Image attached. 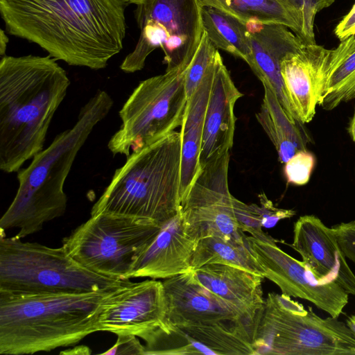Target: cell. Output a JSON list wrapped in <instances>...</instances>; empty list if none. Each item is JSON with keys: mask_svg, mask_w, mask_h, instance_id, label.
I'll return each mask as SVG.
<instances>
[{"mask_svg": "<svg viewBox=\"0 0 355 355\" xmlns=\"http://www.w3.org/2000/svg\"><path fill=\"white\" fill-rule=\"evenodd\" d=\"M130 0H0L7 32L57 60L105 68L123 49Z\"/></svg>", "mask_w": 355, "mask_h": 355, "instance_id": "obj_1", "label": "cell"}, {"mask_svg": "<svg viewBox=\"0 0 355 355\" xmlns=\"http://www.w3.org/2000/svg\"><path fill=\"white\" fill-rule=\"evenodd\" d=\"M71 84L51 55L0 60V169L18 172L43 150L56 110Z\"/></svg>", "mask_w": 355, "mask_h": 355, "instance_id": "obj_2", "label": "cell"}, {"mask_svg": "<svg viewBox=\"0 0 355 355\" xmlns=\"http://www.w3.org/2000/svg\"><path fill=\"white\" fill-rule=\"evenodd\" d=\"M113 105L111 96L98 89L80 108L73 127L56 135L46 148L33 157L26 168L18 171L19 187L0 219V230L17 228L15 236L23 239L39 232L45 223L65 213L66 179L78 152Z\"/></svg>", "mask_w": 355, "mask_h": 355, "instance_id": "obj_3", "label": "cell"}, {"mask_svg": "<svg viewBox=\"0 0 355 355\" xmlns=\"http://www.w3.org/2000/svg\"><path fill=\"white\" fill-rule=\"evenodd\" d=\"M112 289L27 295L0 292V354L50 352L99 331V316Z\"/></svg>", "mask_w": 355, "mask_h": 355, "instance_id": "obj_4", "label": "cell"}, {"mask_svg": "<svg viewBox=\"0 0 355 355\" xmlns=\"http://www.w3.org/2000/svg\"><path fill=\"white\" fill-rule=\"evenodd\" d=\"M181 162L182 137L177 131L132 152L114 171L91 215L166 223L180 211Z\"/></svg>", "mask_w": 355, "mask_h": 355, "instance_id": "obj_5", "label": "cell"}, {"mask_svg": "<svg viewBox=\"0 0 355 355\" xmlns=\"http://www.w3.org/2000/svg\"><path fill=\"white\" fill-rule=\"evenodd\" d=\"M125 281L85 268L62 246L24 242L16 236L7 237L0 230V292L81 293L110 290Z\"/></svg>", "mask_w": 355, "mask_h": 355, "instance_id": "obj_6", "label": "cell"}, {"mask_svg": "<svg viewBox=\"0 0 355 355\" xmlns=\"http://www.w3.org/2000/svg\"><path fill=\"white\" fill-rule=\"evenodd\" d=\"M253 345L254 354L355 355V334L338 318H322L289 296L269 293Z\"/></svg>", "mask_w": 355, "mask_h": 355, "instance_id": "obj_7", "label": "cell"}, {"mask_svg": "<svg viewBox=\"0 0 355 355\" xmlns=\"http://www.w3.org/2000/svg\"><path fill=\"white\" fill-rule=\"evenodd\" d=\"M140 35L121 64L125 73L141 71L157 48L164 53L166 71L188 67L204 33L199 0H130Z\"/></svg>", "mask_w": 355, "mask_h": 355, "instance_id": "obj_8", "label": "cell"}, {"mask_svg": "<svg viewBox=\"0 0 355 355\" xmlns=\"http://www.w3.org/2000/svg\"><path fill=\"white\" fill-rule=\"evenodd\" d=\"M188 67L165 71L139 83L119 112L121 127L107 144L114 155L128 157L181 125L188 102Z\"/></svg>", "mask_w": 355, "mask_h": 355, "instance_id": "obj_9", "label": "cell"}, {"mask_svg": "<svg viewBox=\"0 0 355 355\" xmlns=\"http://www.w3.org/2000/svg\"><path fill=\"white\" fill-rule=\"evenodd\" d=\"M160 226L146 219L91 215L63 239L62 247L85 268L110 278L128 280Z\"/></svg>", "mask_w": 355, "mask_h": 355, "instance_id": "obj_10", "label": "cell"}, {"mask_svg": "<svg viewBox=\"0 0 355 355\" xmlns=\"http://www.w3.org/2000/svg\"><path fill=\"white\" fill-rule=\"evenodd\" d=\"M230 151L206 162L180 204L187 234L196 241L219 236L246 243L247 236L238 227L228 184Z\"/></svg>", "mask_w": 355, "mask_h": 355, "instance_id": "obj_11", "label": "cell"}, {"mask_svg": "<svg viewBox=\"0 0 355 355\" xmlns=\"http://www.w3.org/2000/svg\"><path fill=\"white\" fill-rule=\"evenodd\" d=\"M247 243L264 278L275 283L282 294L309 301L334 318L343 313L349 294L337 283L319 279L304 261L279 248L273 238L262 241L247 236Z\"/></svg>", "mask_w": 355, "mask_h": 355, "instance_id": "obj_12", "label": "cell"}, {"mask_svg": "<svg viewBox=\"0 0 355 355\" xmlns=\"http://www.w3.org/2000/svg\"><path fill=\"white\" fill-rule=\"evenodd\" d=\"M166 301L162 282L125 281L113 288L103 304L98 329L117 334L142 336L166 322Z\"/></svg>", "mask_w": 355, "mask_h": 355, "instance_id": "obj_13", "label": "cell"}, {"mask_svg": "<svg viewBox=\"0 0 355 355\" xmlns=\"http://www.w3.org/2000/svg\"><path fill=\"white\" fill-rule=\"evenodd\" d=\"M166 301V323L179 326H221L254 328L225 302L200 285L192 271L162 282Z\"/></svg>", "mask_w": 355, "mask_h": 355, "instance_id": "obj_14", "label": "cell"}, {"mask_svg": "<svg viewBox=\"0 0 355 355\" xmlns=\"http://www.w3.org/2000/svg\"><path fill=\"white\" fill-rule=\"evenodd\" d=\"M331 49L315 44H303L280 62V71L290 106L302 123L315 114L325 88Z\"/></svg>", "mask_w": 355, "mask_h": 355, "instance_id": "obj_15", "label": "cell"}, {"mask_svg": "<svg viewBox=\"0 0 355 355\" xmlns=\"http://www.w3.org/2000/svg\"><path fill=\"white\" fill-rule=\"evenodd\" d=\"M291 246L319 279L334 281L348 294L355 295V275L332 227L314 215L302 216L294 224Z\"/></svg>", "mask_w": 355, "mask_h": 355, "instance_id": "obj_16", "label": "cell"}, {"mask_svg": "<svg viewBox=\"0 0 355 355\" xmlns=\"http://www.w3.org/2000/svg\"><path fill=\"white\" fill-rule=\"evenodd\" d=\"M196 243L187 234L179 211L161 225L137 261L132 278L167 279L191 271Z\"/></svg>", "mask_w": 355, "mask_h": 355, "instance_id": "obj_17", "label": "cell"}, {"mask_svg": "<svg viewBox=\"0 0 355 355\" xmlns=\"http://www.w3.org/2000/svg\"><path fill=\"white\" fill-rule=\"evenodd\" d=\"M242 96L218 52L205 118L200 155L201 166L211 159L231 150L236 124L234 107Z\"/></svg>", "mask_w": 355, "mask_h": 355, "instance_id": "obj_18", "label": "cell"}, {"mask_svg": "<svg viewBox=\"0 0 355 355\" xmlns=\"http://www.w3.org/2000/svg\"><path fill=\"white\" fill-rule=\"evenodd\" d=\"M250 35L251 55L247 62L261 80H267L291 118L297 120L288 101L280 62L288 53L299 50L304 44L289 28L281 24H246Z\"/></svg>", "mask_w": 355, "mask_h": 355, "instance_id": "obj_19", "label": "cell"}, {"mask_svg": "<svg viewBox=\"0 0 355 355\" xmlns=\"http://www.w3.org/2000/svg\"><path fill=\"white\" fill-rule=\"evenodd\" d=\"M195 279L225 302L243 319L255 323L262 309V279L259 275L238 267L210 263L191 270Z\"/></svg>", "mask_w": 355, "mask_h": 355, "instance_id": "obj_20", "label": "cell"}, {"mask_svg": "<svg viewBox=\"0 0 355 355\" xmlns=\"http://www.w3.org/2000/svg\"><path fill=\"white\" fill-rule=\"evenodd\" d=\"M215 69L216 62L188 99L184 113L180 131L182 137L181 202L201 170L200 155L204 123Z\"/></svg>", "mask_w": 355, "mask_h": 355, "instance_id": "obj_21", "label": "cell"}, {"mask_svg": "<svg viewBox=\"0 0 355 355\" xmlns=\"http://www.w3.org/2000/svg\"><path fill=\"white\" fill-rule=\"evenodd\" d=\"M261 82L264 95L256 119L275 146L279 162L285 164L297 153L306 150L311 137L304 123L286 113L270 83Z\"/></svg>", "mask_w": 355, "mask_h": 355, "instance_id": "obj_22", "label": "cell"}, {"mask_svg": "<svg viewBox=\"0 0 355 355\" xmlns=\"http://www.w3.org/2000/svg\"><path fill=\"white\" fill-rule=\"evenodd\" d=\"M202 7H211L244 24H281L297 36L300 19L295 10L284 0H199Z\"/></svg>", "mask_w": 355, "mask_h": 355, "instance_id": "obj_23", "label": "cell"}, {"mask_svg": "<svg viewBox=\"0 0 355 355\" xmlns=\"http://www.w3.org/2000/svg\"><path fill=\"white\" fill-rule=\"evenodd\" d=\"M355 98V35L331 49L327 77L320 106L331 110Z\"/></svg>", "mask_w": 355, "mask_h": 355, "instance_id": "obj_24", "label": "cell"}, {"mask_svg": "<svg viewBox=\"0 0 355 355\" xmlns=\"http://www.w3.org/2000/svg\"><path fill=\"white\" fill-rule=\"evenodd\" d=\"M204 31L216 49H221L246 63L251 55L246 24L211 7H202Z\"/></svg>", "mask_w": 355, "mask_h": 355, "instance_id": "obj_25", "label": "cell"}, {"mask_svg": "<svg viewBox=\"0 0 355 355\" xmlns=\"http://www.w3.org/2000/svg\"><path fill=\"white\" fill-rule=\"evenodd\" d=\"M210 263L238 267L264 278L263 271L246 243L209 236L197 241L191 260V270Z\"/></svg>", "mask_w": 355, "mask_h": 355, "instance_id": "obj_26", "label": "cell"}, {"mask_svg": "<svg viewBox=\"0 0 355 355\" xmlns=\"http://www.w3.org/2000/svg\"><path fill=\"white\" fill-rule=\"evenodd\" d=\"M218 52L204 31L199 47L186 73L185 88L188 99L215 64Z\"/></svg>", "mask_w": 355, "mask_h": 355, "instance_id": "obj_27", "label": "cell"}, {"mask_svg": "<svg viewBox=\"0 0 355 355\" xmlns=\"http://www.w3.org/2000/svg\"><path fill=\"white\" fill-rule=\"evenodd\" d=\"M297 12L300 24L297 37L304 44H315L314 22L316 15L336 0H284Z\"/></svg>", "mask_w": 355, "mask_h": 355, "instance_id": "obj_28", "label": "cell"}, {"mask_svg": "<svg viewBox=\"0 0 355 355\" xmlns=\"http://www.w3.org/2000/svg\"><path fill=\"white\" fill-rule=\"evenodd\" d=\"M233 209L239 228L252 236L262 241L271 239L263 230L261 219L257 209V204L248 205L233 196Z\"/></svg>", "mask_w": 355, "mask_h": 355, "instance_id": "obj_29", "label": "cell"}, {"mask_svg": "<svg viewBox=\"0 0 355 355\" xmlns=\"http://www.w3.org/2000/svg\"><path fill=\"white\" fill-rule=\"evenodd\" d=\"M315 161L313 155L307 150L297 153L284 164V172L287 182L298 186L306 184L310 179Z\"/></svg>", "mask_w": 355, "mask_h": 355, "instance_id": "obj_30", "label": "cell"}, {"mask_svg": "<svg viewBox=\"0 0 355 355\" xmlns=\"http://www.w3.org/2000/svg\"><path fill=\"white\" fill-rule=\"evenodd\" d=\"M258 197L260 206L257 205V209L260 215L263 227L271 228L279 220L295 215V211L293 209L276 207L263 192L259 193Z\"/></svg>", "mask_w": 355, "mask_h": 355, "instance_id": "obj_31", "label": "cell"}, {"mask_svg": "<svg viewBox=\"0 0 355 355\" xmlns=\"http://www.w3.org/2000/svg\"><path fill=\"white\" fill-rule=\"evenodd\" d=\"M332 228L345 257L355 263V221L341 223Z\"/></svg>", "mask_w": 355, "mask_h": 355, "instance_id": "obj_32", "label": "cell"}, {"mask_svg": "<svg viewBox=\"0 0 355 355\" xmlns=\"http://www.w3.org/2000/svg\"><path fill=\"white\" fill-rule=\"evenodd\" d=\"M137 336L132 334H117L115 344L107 351L101 353L105 355H144V345Z\"/></svg>", "mask_w": 355, "mask_h": 355, "instance_id": "obj_33", "label": "cell"}, {"mask_svg": "<svg viewBox=\"0 0 355 355\" xmlns=\"http://www.w3.org/2000/svg\"><path fill=\"white\" fill-rule=\"evenodd\" d=\"M334 34L340 41L355 35V3L349 12L336 25Z\"/></svg>", "mask_w": 355, "mask_h": 355, "instance_id": "obj_34", "label": "cell"}, {"mask_svg": "<svg viewBox=\"0 0 355 355\" xmlns=\"http://www.w3.org/2000/svg\"><path fill=\"white\" fill-rule=\"evenodd\" d=\"M91 353V349L88 347L84 345L77 346L73 349L60 352V354H90Z\"/></svg>", "mask_w": 355, "mask_h": 355, "instance_id": "obj_35", "label": "cell"}, {"mask_svg": "<svg viewBox=\"0 0 355 355\" xmlns=\"http://www.w3.org/2000/svg\"><path fill=\"white\" fill-rule=\"evenodd\" d=\"M8 37L7 35L6 34L5 31L1 28L0 30V55L1 57H3L6 55V51L7 45L8 43Z\"/></svg>", "mask_w": 355, "mask_h": 355, "instance_id": "obj_36", "label": "cell"}, {"mask_svg": "<svg viewBox=\"0 0 355 355\" xmlns=\"http://www.w3.org/2000/svg\"><path fill=\"white\" fill-rule=\"evenodd\" d=\"M348 131L352 139L355 142V109L354 111L353 116L349 122Z\"/></svg>", "mask_w": 355, "mask_h": 355, "instance_id": "obj_37", "label": "cell"}, {"mask_svg": "<svg viewBox=\"0 0 355 355\" xmlns=\"http://www.w3.org/2000/svg\"><path fill=\"white\" fill-rule=\"evenodd\" d=\"M346 323L355 334V315L348 316L346 320Z\"/></svg>", "mask_w": 355, "mask_h": 355, "instance_id": "obj_38", "label": "cell"}]
</instances>
